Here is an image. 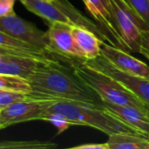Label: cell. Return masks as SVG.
I'll return each instance as SVG.
<instances>
[{
	"label": "cell",
	"mask_w": 149,
	"mask_h": 149,
	"mask_svg": "<svg viewBox=\"0 0 149 149\" xmlns=\"http://www.w3.org/2000/svg\"><path fill=\"white\" fill-rule=\"evenodd\" d=\"M74 69L64 64H41L29 78L32 93L43 100L102 107L100 97L75 74Z\"/></svg>",
	"instance_id": "cell-1"
},
{
	"label": "cell",
	"mask_w": 149,
	"mask_h": 149,
	"mask_svg": "<svg viewBox=\"0 0 149 149\" xmlns=\"http://www.w3.org/2000/svg\"><path fill=\"white\" fill-rule=\"evenodd\" d=\"M45 113H59L74 122L76 126L91 127L107 135L120 132H134L107 113L100 106L72 101H58L49 107Z\"/></svg>",
	"instance_id": "cell-2"
},
{
	"label": "cell",
	"mask_w": 149,
	"mask_h": 149,
	"mask_svg": "<svg viewBox=\"0 0 149 149\" xmlns=\"http://www.w3.org/2000/svg\"><path fill=\"white\" fill-rule=\"evenodd\" d=\"M75 74L102 100L116 105L133 106L149 112L143 102L124 85L111 76L99 72L84 63L74 69Z\"/></svg>",
	"instance_id": "cell-3"
},
{
	"label": "cell",
	"mask_w": 149,
	"mask_h": 149,
	"mask_svg": "<svg viewBox=\"0 0 149 149\" xmlns=\"http://www.w3.org/2000/svg\"><path fill=\"white\" fill-rule=\"evenodd\" d=\"M115 29L132 52H140L142 33L149 31L148 24L124 1L112 0Z\"/></svg>",
	"instance_id": "cell-4"
},
{
	"label": "cell",
	"mask_w": 149,
	"mask_h": 149,
	"mask_svg": "<svg viewBox=\"0 0 149 149\" xmlns=\"http://www.w3.org/2000/svg\"><path fill=\"white\" fill-rule=\"evenodd\" d=\"M0 53H9L24 58H31L41 64H64L76 67L83 61L73 59L66 56L52 53L32 44L0 31Z\"/></svg>",
	"instance_id": "cell-5"
},
{
	"label": "cell",
	"mask_w": 149,
	"mask_h": 149,
	"mask_svg": "<svg viewBox=\"0 0 149 149\" xmlns=\"http://www.w3.org/2000/svg\"><path fill=\"white\" fill-rule=\"evenodd\" d=\"M58 100H27L0 110V129L32 120H41L46 110Z\"/></svg>",
	"instance_id": "cell-6"
},
{
	"label": "cell",
	"mask_w": 149,
	"mask_h": 149,
	"mask_svg": "<svg viewBox=\"0 0 149 149\" xmlns=\"http://www.w3.org/2000/svg\"><path fill=\"white\" fill-rule=\"evenodd\" d=\"M0 31L55 53L51 46L47 31H42L34 24L21 18L16 13L0 17Z\"/></svg>",
	"instance_id": "cell-7"
},
{
	"label": "cell",
	"mask_w": 149,
	"mask_h": 149,
	"mask_svg": "<svg viewBox=\"0 0 149 149\" xmlns=\"http://www.w3.org/2000/svg\"><path fill=\"white\" fill-rule=\"evenodd\" d=\"M83 63L120 82L127 89L133 92L149 110V79L132 76L121 72L102 55H100L93 59L86 60Z\"/></svg>",
	"instance_id": "cell-8"
},
{
	"label": "cell",
	"mask_w": 149,
	"mask_h": 149,
	"mask_svg": "<svg viewBox=\"0 0 149 149\" xmlns=\"http://www.w3.org/2000/svg\"><path fill=\"white\" fill-rule=\"evenodd\" d=\"M86 11L106 38L107 43L131 52L118 34L113 17L112 0H82Z\"/></svg>",
	"instance_id": "cell-9"
},
{
	"label": "cell",
	"mask_w": 149,
	"mask_h": 149,
	"mask_svg": "<svg viewBox=\"0 0 149 149\" xmlns=\"http://www.w3.org/2000/svg\"><path fill=\"white\" fill-rule=\"evenodd\" d=\"M102 107L110 115L134 132L149 136V112L133 106H121L102 101Z\"/></svg>",
	"instance_id": "cell-10"
},
{
	"label": "cell",
	"mask_w": 149,
	"mask_h": 149,
	"mask_svg": "<svg viewBox=\"0 0 149 149\" xmlns=\"http://www.w3.org/2000/svg\"><path fill=\"white\" fill-rule=\"evenodd\" d=\"M101 55L121 72L149 79V65L139 58L133 57L129 54V52L104 41L101 44Z\"/></svg>",
	"instance_id": "cell-11"
},
{
	"label": "cell",
	"mask_w": 149,
	"mask_h": 149,
	"mask_svg": "<svg viewBox=\"0 0 149 149\" xmlns=\"http://www.w3.org/2000/svg\"><path fill=\"white\" fill-rule=\"evenodd\" d=\"M46 31L51 46L55 53L83 62L85 61L75 44L72 24L54 22L48 24V30Z\"/></svg>",
	"instance_id": "cell-12"
},
{
	"label": "cell",
	"mask_w": 149,
	"mask_h": 149,
	"mask_svg": "<svg viewBox=\"0 0 149 149\" xmlns=\"http://www.w3.org/2000/svg\"><path fill=\"white\" fill-rule=\"evenodd\" d=\"M41 65L37 60L9 53H0V74L17 75L28 79Z\"/></svg>",
	"instance_id": "cell-13"
},
{
	"label": "cell",
	"mask_w": 149,
	"mask_h": 149,
	"mask_svg": "<svg viewBox=\"0 0 149 149\" xmlns=\"http://www.w3.org/2000/svg\"><path fill=\"white\" fill-rule=\"evenodd\" d=\"M72 35L85 61L93 59L101 55V44L104 41L94 32L85 27L72 25Z\"/></svg>",
	"instance_id": "cell-14"
},
{
	"label": "cell",
	"mask_w": 149,
	"mask_h": 149,
	"mask_svg": "<svg viewBox=\"0 0 149 149\" xmlns=\"http://www.w3.org/2000/svg\"><path fill=\"white\" fill-rule=\"evenodd\" d=\"M31 12L44 19L47 24L54 22H62L72 24L67 16L54 3L52 0H19Z\"/></svg>",
	"instance_id": "cell-15"
},
{
	"label": "cell",
	"mask_w": 149,
	"mask_h": 149,
	"mask_svg": "<svg viewBox=\"0 0 149 149\" xmlns=\"http://www.w3.org/2000/svg\"><path fill=\"white\" fill-rule=\"evenodd\" d=\"M109 149H149V140L134 132H120L108 135Z\"/></svg>",
	"instance_id": "cell-16"
},
{
	"label": "cell",
	"mask_w": 149,
	"mask_h": 149,
	"mask_svg": "<svg viewBox=\"0 0 149 149\" xmlns=\"http://www.w3.org/2000/svg\"><path fill=\"white\" fill-rule=\"evenodd\" d=\"M54 3L67 16V17L71 20L73 25H78L81 27H85L93 32H94L100 39L106 41V38L96 24L94 21H91L89 18L81 14L79 10H78L68 0H52Z\"/></svg>",
	"instance_id": "cell-17"
},
{
	"label": "cell",
	"mask_w": 149,
	"mask_h": 149,
	"mask_svg": "<svg viewBox=\"0 0 149 149\" xmlns=\"http://www.w3.org/2000/svg\"><path fill=\"white\" fill-rule=\"evenodd\" d=\"M0 90L24 93H32V87L28 79L9 74H0Z\"/></svg>",
	"instance_id": "cell-18"
},
{
	"label": "cell",
	"mask_w": 149,
	"mask_h": 149,
	"mask_svg": "<svg viewBox=\"0 0 149 149\" xmlns=\"http://www.w3.org/2000/svg\"><path fill=\"white\" fill-rule=\"evenodd\" d=\"M58 147L57 144L50 141H2L1 149H53Z\"/></svg>",
	"instance_id": "cell-19"
},
{
	"label": "cell",
	"mask_w": 149,
	"mask_h": 149,
	"mask_svg": "<svg viewBox=\"0 0 149 149\" xmlns=\"http://www.w3.org/2000/svg\"><path fill=\"white\" fill-rule=\"evenodd\" d=\"M27 100H43L34 94L31 93H17L7 90H0V110L3 109L7 107H10L17 102Z\"/></svg>",
	"instance_id": "cell-20"
},
{
	"label": "cell",
	"mask_w": 149,
	"mask_h": 149,
	"mask_svg": "<svg viewBox=\"0 0 149 149\" xmlns=\"http://www.w3.org/2000/svg\"><path fill=\"white\" fill-rule=\"evenodd\" d=\"M41 120L50 122L57 128L56 136L66 131L70 127L76 126L74 122L59 113H45Z\"/></svg>",
	"instance_id": "cell-21"
},
{
	"label": "cell",
	"mask_w": 149,
	"mask_h": 149,
	"mask_svg": "<svg viewBox=\"0 0 149 149\" xmlns=\"http://www.w3.org/2000/svg\"><path fill=\"white\" fill-rule=\"evenodd\" d=\"M149 26V0H124Z\"/></svg>",
	"instance_id": "cell-22"
},
{
	"label": "cell",
	"mask_w": 149,
	"mask_h": 149,
	"mask_svg": "<svg viewBox=\"0 0 149 149\" xmlns=\"http://www.w3.org/2000/svg\"><path fill=\"white\" fill-rule=\"evenodd\" d=\"M15 2L16 0H0V17H5L15 13Z\"/></svg>",
	"instance_id": "cell-23"
},
{
	"label": "cell",
	"mask_w": 149,
	"mask_h": 149,
	"mask_svg": "<svg viewBox=\"0 0 149 149\" xmlns=\"http://www.w3.org/2000/svg\"><path fill=\"white\" fill-rule=\"evenodd\" d=\"M139 53L143 55L149 61V31L142 33V40Z\"/></svg>",
	"instance_id": "cell-24"
},
{
	"label": "cell",
	"mask_w": 149,
	"mask_h": 149,
	"mask_svg": "<svg viewBox=\"0 0 149 149\" xmlns=\"http://www.w3.org/2000/svg\"><path fill=\"white\" fill-rule=\"evenodd\" d=\"M71 149H109L107 143H87L75 146Z\"/></svg>",
	"instance_id": "cell-25"
},
{
	"label": "cell",
	"mask_w": 149,
	"mask_h": 149,
	"mask_svg": "<svg viewBox=\"0 0 149 149\" xmlns=\"http://www.w3.org/2000/svg\"><path fill=\"white\" fill-rule=\"evenodd\" d=\"M147 138H148V140H149V136H148V137H147Z\"/></svg>",
	"instance_id": "cell-26"
}]
</instances>
